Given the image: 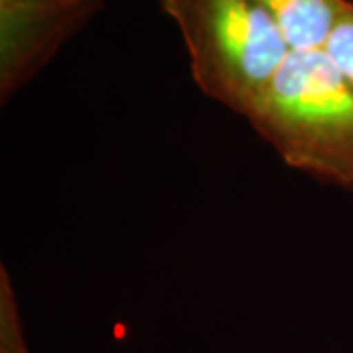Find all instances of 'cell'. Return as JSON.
Instances as JSON below:
<instances>
[{
	"label": "cell",
	"mask_w": 353,
	"mask_h": 353,
	"mask_svg": "<svg viewBox=\"0 0 353 353\" xmlns=\"http://www.w3.org/2000/svg\"><path fill=\"white\" fill-rule=\"evenodd\" d=\"M324 51L332 59V63L338 67L341 75L350 81L353 87V2L350 0L347 6L340 14L338 22L334 26Z\"/></svg>",
	"instance_id": "8992f818"
},
{
	"label": "cell",
	"mask_w": 353,
	"mask_h": 353,
	"mask_svg": "<svg viewBox=\"0 0 353 353\" xmlns=\"http://www.w3.org/2000/svg\"><path fill=\"white\" fill-rule=\"evenodd\" d=\"M57 2H69V4H81V2H90V0H57Z\"/></svg>",
	"instance_id": "52a82bcc"
},
{
	"label": "cell",
	"mask_w": 353,
	"mask_h": 353,
	"mask_svg": "<svg viewBox=\"0 0 353 353\" xmlns=\"http://www.w3.org/2000/svg\"><path fill=\"white\" fill-rule=\"evenodd\" d=\"M245 120L290 169L353 192V87L326 51H290Z\"/></svg>",
	"instance_id": "6da1fadb"
},
{
	"label": "cell",
	"mask_w": 353,
	"mask_h": 353,
	"mask_svg": "<svg viewBox=\"0 0 353 353\" xmlns=\"http://www.w3.org/2000/svg\"><path fill=\"white\" fill-rule=\"evenodd\" d=\"M104 6V0L81 4L57 0H0V97L2 102L59 51Z\"/></svg>",
	"instance_id": "3957f363"
},
{
	"label": "cell",
	"mask_w": 353,
	"mask_h": 353,
	"mask_svg": "<svg viewBox=\"0 0 353 353\" xmlns=\"http://www.w3.org/2000/svg\"><path fill=\"white\" fill-rule=\"evenodd\" d=\"M0 353H28L18 299L4 265L0 267Z\"/></svg>",
	"instance_id": "5b68a950"
},
{
	"label": "cell",
	"mask_w": 353,
	"mask_h": 353,
	"mask_svg": "<svg viewBox=\"0 0 353 353\" xmlns=\"http://www.w3.org/2000/svg\"><path fill=\"white\" fill-rule=\"evenodd\" d=\"M281 28L290 51L324 50L350 0H257Z\"/></svg>",
	"instance_id": "277c9868"
},
{
	"label": "cell",
	"mask_w": 353,
	"mask_h": 353,
	"mask_svg": "<svg viewBox=\"0 0 353 353\" xmlns=\"http://www.w3.org/2000/svg\"><path fill=\"white\" fill-rule=\"evenodd\" d=\"M189 53L202 94L248 118L290 53L257 0H159Z\"/></svg>",
	"instance_id": "7a4b0ae2"
}]
</instances>
